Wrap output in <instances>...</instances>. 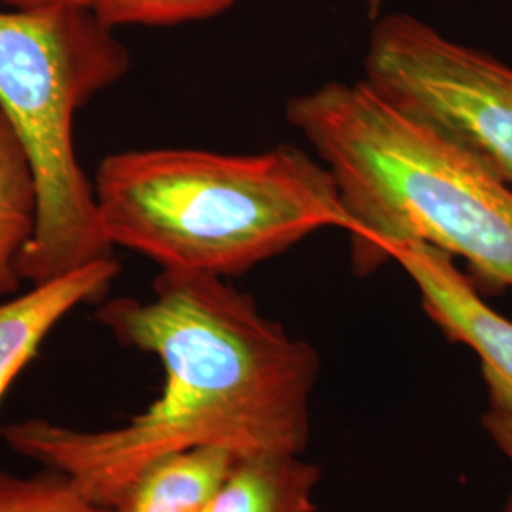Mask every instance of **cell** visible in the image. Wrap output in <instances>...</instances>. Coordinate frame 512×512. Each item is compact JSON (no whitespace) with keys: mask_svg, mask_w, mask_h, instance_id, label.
Segmentation results:
<instances>
[{"mask_svg":"<svg viewBox=\"0 0 512 512\" xmlns=\"http://www.w3.org/2000/svg\"><path fill=\"white\" fill-rule=\"evenodd\" d=\"M0 512H116L95 505L55 471L35 476L0 473Z\"/></svg>","mask_w":512,"mask_h":512,"instance_id":"cell-12","label":"cell"},{"mask_svg":"<svg viewBox=\"0 0 512 512\" xmlns=\"http://www.w3.org/2000/svg\"><path fill=\"white\" fill-rule=\"evenodd\" d=\"M365 82L512 186L509 65L395 12L370 29Z\"/></svg>","mask_w":512,"mask_h":512,"instance_id":"cell-5","label":"cell"},{"mask_svg":"<svg viewBox=\"0 0 512 512\" xmlns=\"http://www.w3.org/2000/svg\"><path fill=\"white\" fill-rule=\"evenodd\" d=\"M238 0H88V6L110 29L126 25L167 27L215 18Z\"/></svg>","mask_w":512,"mask_h":512,"instance_id":"cell-11","label":"cell"},{"mask_svg":"<svg viewBox=\"0 0 512 512\" xmlns=\"http://www.w3.org/2000/svg\"><path fill=\"white\" fill-rule=\"evenodd\" d=\"M118 274L114 256L99 258L0 304V403L50 330L76 306L101 298Z\"/></svg>","mask_w":512,"mask_h":512,"instance_id":"cell-7","label":"cell"},{"mask_svg":"<svg viewBox=\"0 0 512 512\" xmlns=\"http://www.w3.org/2000/svg\"><path fill=\"white\" fill-rule=\"evenodd\" d=\"M499 512H512V488L509 495H507V499H505V503H503V507H501V511Z\"/></svg>","mask_w":512,"mask_h":512,"instance_id":"cell-15","label":"cell"},{"mask_svg":"<svg viewBox=\"0 0 512 512\" xmlns=\"http://www.w3.org/2000/svg\"><path fill=\"white\" fill-rule=\"evenodd\" d=\"M128 69V48L88 6L0 8V109L37 179V230L18 260L31 285L112 256L76 156L74 118Z\"/></svg>","mask_w":512,"mask_h":512,"instance_id":"cell-4","label":"cell"},{"mask_svg":"<svg viewBox=\"0 0 512 512\" xmlns=\"http://www.w3.org/2000/svg\"><path fill=\"white\" fill-rule=\"evenodd\" d=\"M52 4H80V6H88V0H0L2 8H12V10L52 6Z\"/></svg>","mask_w":512,"mask_h":512,"instance_id":"cell-14","label":"cell"},{"mask_svg":"<svg viewBox=\"0 0 512 512\" xmlns=\"http://www.w3.org/2000/svg\"><path fill=\"white\" fill-rule=\"evenodd\" d=\"M285 116L336 181L355 272L380 268L385 241L418 239L465 260L473 281L512 289V186L471 154L365 80L291 97Z\"/></svg>","mask_w":512,"mask_h":512,"instance_id":"cell-2","label":"cell"},{"mask_svg":"<svg viewBox=\"0 0 512 512\" xmlns=\"http://www.w3.org/2000/svg\"><path fill=\"white\" fill-rule=\"evenodd\" d=\"M238 456L192 448L150 463L114 505L116 512H203Z\"/></svg>","mask_w":512,"mask_h":512,"instance_id":"cell-9","label":"cell"},{"mask_svg":"<svg viewBox=\"0 0 512 512\" xmlns=\"http://www.w3.org/2000/svg\"><path fill=\"white\" fill-rule=\"evenodd\" d=\"M152 293L148 302L114 298L95 313L120 344L164 366L162 395L145 412L101 431L14 421L0 427L2 440L109 509L150 463L175 452L304 454L321 374L315 348L219 275L162 270Z\"/></svg>","mask_w":512,"mask_h":512,"instance_id":"cell-1","label":"cell"},{"mask_svg":"<svg viewBox=\"0 0 512 512\" xmlns=\"http://www.w3.org/2000/svg\"><path fill=\"white\" fill-rule=\"evenodd\" d=\"M378 260L403 268L425 315L448 340L475 351L486 393L512 406V321L484 302L456 258L418 239H391L380 247Z\"/></svg>","mask_w":512,"mask_h":512,"instance_id":"cell-6","label":"cell"},{"mask_svg":"<svg viewBox=\"0 0 512 512\" xmlns=\"http://www.w3.org/2000/svg\"><path fill=\"white\" fill-rule=\"evenodd\" d=\"M319 480L302 454L238 458L203 512H315Z\"/></svg>","mask_w":512,"mask_h":512,"instance_id":"cell-8","label":"cell"},{"mask_svg":"<svg viewBox=\"0 0 512 512\" xmlns=\"http://www.w3.org/2000/svg\"><path fill=\"white\" fill-rule=\"evenodd\" d=\"M112 247L162 270L241 275L321 228H348L340 190L317 156L150 148L109 154L93 181Z\"/></svg>","mask_w":512,"mask_h":512,"instance_id":"cell-3","label":"cell"},{"mask_svg":"<svg viewBox=\"0 0 512 512\" xmlns=\"http://www.w3.org/2000/svg\"><path fill=\"white\" fill-rule=\"evenodd\" d=\"M38 188L31 160L0 109V296L19 289L18 260L35 236Z\"/></svg>","mask_w":512,"mask_h":512,"instance_id":"cell-10","label":"cell"},{"mask_svg":"<svg viewBox=\"0 0 512 512\" xmlns=\"http://www.w3.org/2000/svg\"><path fill=\"white\" fill-rule=\"evenodd\" d=\"M482 427L492 439L497 450L512 465V406L488 395V408L482 414Z\"/></svg>","mask_w":512,"mask_h":512,"instance_id":"cell-13","label":"cell"}]
</instances>
